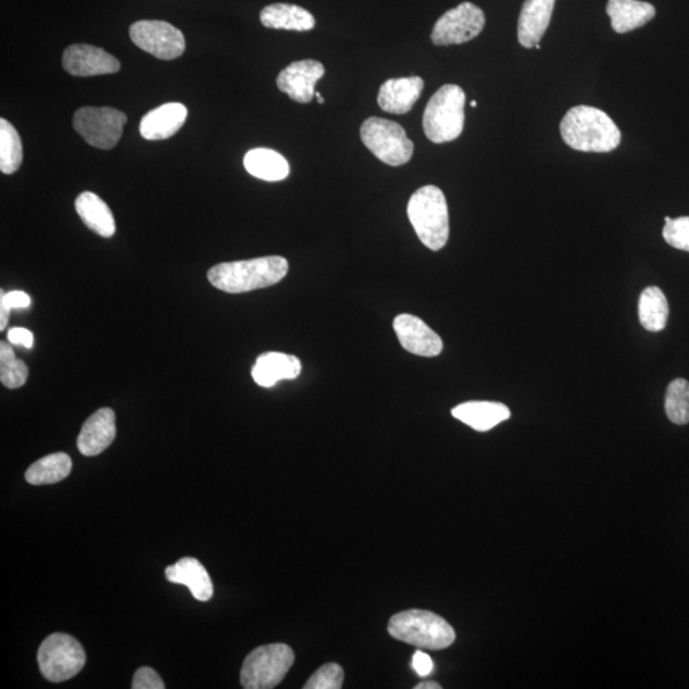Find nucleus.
<instances>
[{"label": "nucleus", "instance_id": "1", "mask_svg": "<svg viewBox=\"0 0 689 689\" xmlns=\"http://www.w3.org/2000/svg\"><path fill=\"white\" fill-rule=\"evenodd\" d=\"M289 263L280 255L261 256L247 261L225 262L212 267L208 278L216 289L241 295L270 288L288 274Z\"/></svg>", "mask_w": 689, "mask_h": 689}, {"label": "nucleus", "instance_id": "2", "mask_svg": "<svg viewBox=\"0 0 689 689\" xmlns=\"http://www.w3.org/2000/svg\"><path fill=\"white\" fill-rule=\"evenodd\" d=\"M563 141L581 152L605 153L614 151L622 141L621 130L603 110L575 107L561 123Z\"/></svg>", "mask_w": 689, "mask_h": 689}, {"label": "nucleus", "instance_id": "3", "mask_svg": "<svg viewBox=\"0 0 689 689\" xmlns=\"http://www.w3.org/2000/svg\"><path fill=\"white\" fill-rule=\"evenodd\" d=\"M408 216L416 236L430 251H441L450 238V216L446 197L436 186L417 189L410 198Z\"/></svg>", "mask_w": 689, "mask_h": 689}, {"label": "nucleus", "instance_id": "4", "mask_svg": "<svg viewBox=\"0 0 689 689\" xmlns=\"http://www.w3.org/2000/svg\"><path fill=\"white\" fill-rule=\"evenodd\" d=\"M388 634L422 650H444L456 640L449 622L436 613L421 610L394 614L388 623Z\"/></svg>", "mask_w": 689, "mask_h": 689}, {"label": "nucleus", "instance_id": "5", "mask_svg": "<svg viewBox=\"0 0 689 689\" xmlns=\"http://www.w3.org/2000/svg\"><path fill=\"white\" fill-rule=\"evenodd\" d=\"M465 102L466 95L458 85H444L430 98L423 118L424 134L429 141L451 142L463 134Z\"/></svg>", "mask_w": 689, "mask_h": 689}, {"label": "nucleus", "instance_id": "6", "mask_svg": "<svg viewBox=\"0 0 689 689\" xmlns=\"http://www.w3.org/2000/svg\"><path fill=\"white\" fill-rule=\"evenodd\" d=\"M295 660V651L285 643L256 648L241 666L240 685L246 689L275 688L281 684Z\"/></svg>", "mask_w": 689, "mask_h": 689}, {"label": "nucleus", "instance_id": "7", "mask_svg": "<svg viewBox=\"0 0 689 689\" xmlns=\"http://www.w3.org/2000/svg\"><path fill=\"white\" fill-rule=\"evenodd\" d=\"M361 137L366 149L387 165H405L413 156L414 143L405 129L392 121L372 116L363 123Z\"/></svg>", "mask_w": 689, "mask_h": 689}, {"label": "nucleus", "instance_id": "8", "mask_svg": "<svg viewBox=\"0 0 689 689\" xmlns=\"http://www.w3.org/2000/svg\"><path fill=\"white\" fill-rule=\"evenodd\" d=\"M38 662L43 678L61 684L84 669L86 652L72 636L53 634L41 643Z\"/></svg>", "mask_w": 689, "mask_h": 689}, {"label": "nucleus", "instance_id": "9", "mask_svg": "<svg viewBox=\"0 0 689 689\" xmlns=\"http://www.w3.org/2000/svg\"><path fill=\"white\" fill-rule=\"evenodd\" d=\"M127 115L114 108L85 107L77 110L73 127L85 141L100 150H112L121 141Z\"/></svg>", "mask_w": 689, "mask_h": 689}, {"label": "nucleus", "instance_id": "10", "mask_svg": "<svg viewBox=\"0 0 689 689\" xmlns=\"http://www.w3.org/2000/svg\"><path fill=\"white\" fill-rule=\"evenodd\" d=\"M131 41L159 60H177L186 50L185 35L165 21H138L129 28Z\"/></svg>", "mask_w": 689, "mask_h": 689}, {"label": "nucleus", "instance_id": "11", "mask_svg": "<svg viewBox=\"0 0 689 689\" xmlns=\"http://www.w3.org/2000/svg\"><path fill=\"white\" fill-rule=\"evenodd\" d=\"M486 26V14L478 5L461 3L436 22L431 42L438 47L460 46L479 36Z\"/></svg>", "mask_w": 689, "mask_h": 689}, {"label": "nucleus", "instance_id": "12", "mask_svg": "<svg viewBox=\"0 0 689 689\" xmlns=\"http://www.w3.org/2000/svg\"><path fill=\"white\" fill-rule=\"evenodd\" d=\"M63 68L72 76L92 77L113 75L121 71V63L104 49L75 43L64 51Z\"/></svg>", "mask_w": 689, "mask_h": 689}, {"label": "nucleus", "instance_id": "13", "mask_svg": "<svg viewBox=\"0 0 689 689\" xmlns=\"http://www.w3.org/2000/svg\"><path fill=\"white\" fill-rule=\"evenodd\" d=\"M393 329L401 347L417 356L434 358L442 353L443 341L424 321L413 314H400Z\"/></svg>", "mask_w": 689, "mask_h": 689}, {"label": "nucleus", "instance_id": "14", "mask_svg": "<svg viewBox=\"0 0 689 689\" xmlns=\"http://www.w3.org/2000/svg\"><path fill=\"white\" fill-rule=\"evenodd\" d=\"M324 64L313 61L291 63L277 77L278 90L288 95L291 100L306 104L315 97V84L325 76Z\"/></svg>", "mask_w": 689, "mask_h": 689}, {"label": "nucleus", "instance_id": "15", "mask_svg": "<svg viewBox=\"0 0 689 689\" xmlns=\"http://www.w3.org/2000/svg\"><path fill=\"white\" fill-rule=\"evenodd\" d=\"M116 436L115 413L112 409H100L84 424L77 446L84 456H98L114 442Z\"/></svg>", "mask_w": 689, "mask_h": 689}, {"label": "nucleus", "instance_id": "16", "mask_svg": "<svg viewBox=\"0 0 689 689\" xmlns=\"http://www.w3.org/2000/svg\"><path fill=\"white\" fill-rule=\"evenodd\" d=\"M424 90L421 77L392 78L380 86L378 105L390 114H406L419 100Z\"/></svg>", "mask_w": 689, "mask_h": 689}, {"label": "nucleus", "instance_id": "17", "mask_svg": "<svg viewBox=\"0 0 689 689\" xmlns=\"http://www.w3.org/2000/svg\"><path fill=\"white\" fill-rule=\"evenodd\" d=\"M555 0H525L519 12L517 38L526 49L540 43L549 24H551Z\"/></svg>", "mask_w": 689, "mask_h": 689}, {"label": "nucleus", "instance_id": "18", "mask_svg": "<svg viewBox=\"0 0 689 689\" xmlns=\"http://www.w3.org/2000/svg\"><path fill=\"white\" fill-rule=\"evenodd\" d=\"M188 116V110L179 102H167L151 110L139 124V134L149 141L171 138L183 127Z\"/></svg>", "mask_w": 689, "mask_h": 689}, {"label": "nucleus", "instance_id": "19", "mask_svg": "<svg viewBox=\"0 0 689 689\" xmlns=\"http://www.w3.org/2000/svg\"><path fill=\"white\" fill-rule=\"evenodd\" d=\"M302 372V363L295 355L265 353L256 358L252 377L256 385L274 387L278 380L296 379Z\"/></svg>", "mask_w": 689, "mask_h": 689}, {"label": "nucleus", "instance_id": "20", "mask_svg": "<svg viewBox=\"0 0 689 689\" xmlns=\"http://www.w3.org/2000/svg\"><path fill=\"white\" fill-rule=\"evenodd\" d=\"M453 417L478 431H488L509 421L510 409L500 402L468 401L452 409Z\"/></svg>", "mask_w": 689, "mask_h": 689}, {"label": "nucleus", "instance_id": "21", "mask_svg": "<svg viewBox=\"0 0 689 689\" xmlns=\"http://www.w3.org/2000/svg\"><path fill=\"white\" fill-rule=\"evenodd\" d=\"M165 575L173 584L186 585L198 601H209L214 596V586L206 568L196 559H181L167 567Z\"/></svg>", "mask_w": 689, "mask_h": 689}, {"label": "nucleus", "instance_id": "22", "mask_svg": "<svg viewBox=\"0 0 689 689\" xmlns=\"http://www.w3.org/2000/svg\"><path fill=\"white\" fill-rule=\"evenodd\" d=\"M613 30L626 34L640 28L655 17V7L641 0H610L606 5Z\"/></svg>", "mask_w": 689, "mask_h": 689}, {"label": "nucleus", "instance_id": "23", "mask_svg": "<svg viewBox=\"0 0 689 689\" xmlns=\"http://www.w3.org/2000/svg\"><path fill=\"white\" fill-rule=\"evenodd\" d=\"M262 25L276 30L311 32L315 27V20L311 12L296 4H270L261 12Z\"/></svg>", "mask_w": 689, "mask_h": 689}, {"label": "nucleus", "instance_id": "24", "mask_svg": "<svg viewBox=\"0 0 689 689\" xmlns=\"http://www.w3.org/2000/svg\"><path fill=\"white\" fill-rule=\"evenodd\" d=\"M76 211L84 224L102 238L115 234V220L108 204L98 195L84 192L77 197Z\"/></svg>", "mask_w": 689, "mask_h": 689}, {"label": "nucleus", "instance_id": "25", "mask_svg": "<svg viewBox=\"0 0 689 689\" xmlns=\"http://www.w3.org/2000/svg\"><path fill=\"white\" fill-rule=\"evenodd\" d=\"M245 167L253 177L266 181H280L289 177L290 166L280 153L270 149L247 152Z\"/></svg>", "mask_w": 689, "mask_h": 689}, {"label": "nucleus", "instance_id": "26", "mask_svg": "<svg viewBox=\"0 0 689 689\" xmlns=\"http://www.w3.org/2000/svg\"><path fill=\"white\" fill-rule=\"evenodd\" d=\"M641 325L650 333H660L666 327L669 317L668 300L657 286H649L642 291L639 302Z\"/></svg>", "mask_w": 689, "mask_h": 689}, {"label": "nucleus", "instance_id": "27", "mask_svg": "<svg viewBox=\"0 0 689 689\" xmlns=\"http://www.w3.org/2000/svg\"><path fill=\"white\" fill-rule=\"evenodd\" d=\"M72 472V460L67 453H51L36 461L25 474L27 483L33 486H46L64 480Z\"/></svg>", "mask_w": 689, "mask_h": 689}, {"label": "nucleus", "instance_id": "28", "mask_svg": "<svg viewBox=\"0 0 689 689\" xmlns=\"http://www.w3.org/2000/svg\"><path fill=\"white\" fill-rule=\"evenodd\" d=\"M24 161V148L16 128L9 121L0 120V171L16 173Z\"/></svg>", "mask_w": 689, "mask_h": 689}, {"label": "nucleus", "instance_id": "29", "mask_svg": "<svg viewBox=\"0 0 689 689\" xmlns=\"http://www.w3.org/2000/svg\"><path fill=\"white\" fill-rule=\"evenodd\" d=\"M665 413L677 425L689 423V383L684 378L674 379L665 394Z\"/></svg>", "mask_w": 689, "mask_h": 689}, {"label": "nucleus", "instance_id": "30", "mask_svg": "<svg viewBox=\"0 0 689 689\" xmlns=\"http://www.w3.org/2000/svg\"><path fill=\"white\" fill-rule=\"evenodd\" d=\"M27 365L14 354L11 344L0 343V380L10 390H16L27 383Z\"/></svg>", "mask_w": 689, "mask_h": 689}, {"label": "nucleus", "instance_id": "31", "mask_svg": "<svg viewBox=\"0 0 689 689\" xmlns=\"http://www.w3.org/2000/svg\"><path fill=\"white\" fill-rule=\"evenodd\" d=\"M343 684V671L339 664L328 663L308 679L304 689H340Z\"/></svg>", "mask_w": 689, "mask_h": 689}, {"label": "nucleus", "instance_id": "32", "mask_svg": "<svg viewBox=\"0 0 689 689\" xmlns=\"http://www.w3.org/2000/svg\"><path fill=\"white\" fill-rule=\"evenodd\" d=\"M663 237L669 246L689 252V216L672 218L665 223Z\"/></svg>", "mask_w": 689, "mask_h": 689}, {"label": "nucleus", "instance_id": "33", "mask_svg": "<svg viewBox=\"0 0 689 689\" xmlns=\"http://www.w3.org/2000/svg\"><path fill=\"white\" fill-rule=\"evenodd\" d=\"M134 689H164L165 685L163 679L159 676V674L149 668V666H143V668H139L134 678V685H131Z\"/></svg>", "mask_w": 689, "mask_h": 689}, {"label": "nucleus", "instance_id": "34", "mask_svg": "<svg viewBox=\"0 0 689 689\" xmlns=\"http://www.w3.org/2000/svg\"><path fill=\"white\" fill-rule=\"evenodd\" d=\"M413 668L417 673V676L427 677L431 672H434L435 665L431 662V659L428 654H425L424 651L417 650L413 657Z\"/></svg>", "mask_w": 689, "mask_h": 689}, {"label": "nucleus", "instance_id": "35", "mask_svg": "<svg viewBox=\"0 0 689 689\" xmlns=\"http://www.w3.org/2000/svg\"><path fill=\"white\" fill-rule=\"evenodd\" d=\"M9 341L12 344H21V347L32 349L34 344V335L32 331H28L27 328H12L9 333Z\"/></svg>", "mask_w": 689, "mask_h": 689}, {"label": "nucleus", "instance_id": "36", "mask_svg": "<svg viewBox=\"0 0 689 689\" xmlns=\"http://www.w3.org/2000/svg\"><path fill=\"white\" fill-rule=\"evenodd\" d=\"M3 297L5 303L9 304L11 310H25V308H28L32 304L30 297H28L24 291H11L9 295H4L3 292Z\"/></svg>", "mask_w": 689, "mask_h": 689}, {"label": "nucleus", "instance_id": "37", "mask_svg": "<svg viewBox=\"0 0 689 689\" xmlns=\"http://www.w3.org/2000/svg\"><path fill=\"white\" fill-rule=\"evenodd\" d=\"M11 308L5 303L3 292L0 296V331H4L7 325H9Z\"/></svg>", "mask_w": 689, "mask_h": 689}, {"label": "nucleus", "instance_id": "38", "mask_svg": "<svg viewBox=\"0 0 689 689\" xmlns=\"http://www.w3.org/2000/svg\"><path fill=\"white\" fill-rule=\"evenodd\" d=\"M442 687L436 684V681H423V684L417 685L415 689H441Z\"/></svg>", "mask_w": 689, "mask_h": 689}, {"label": "nucleus", "instance_id": "39", "mask_svg": "<svg viewBox=\"0 0 689 689\" xmlns=\"http://www.w3.org/2000/svg\"><path fill=\"white\" fill-rule=\"evenodd\" d=\"M315 98H317V101L320 102V104H324L325 99L321 97L320 92H315Z\"/></svg>", "mask_w": 689, "mask_h": 689}, {"label": "nucleus", "instance_id": "40", "mask_svg": "<svg viewBox=\"0 0 689 689\" xmlns=\"http://www.w3.org/2000/svg\"><path fill=\"white\" fill-rule=\"evenodd\" d=\"M471 105H472V108H475L476 105H478V102H476V101H472V102H471Z\"/></svg>", "mask_w": 689, "mask_h": 689}, {"label": "nucleus", "instance_id": "41", "mask_svg": "<svg viewBox=\"0 0 689 689\" xmlns=\"http://www.w3.org/2000/svg\"><path fill=\"white\" fill-rule=\"evenodd\" d=\"M671 220H672V218H671L669 216H666V217H665V223H669V222H671Z\"/></svg>", "mask_w": 689, "mask_h": 689}, {"label": "nucleus", "instance_id": "42", "mask_svg": "<svg viewBox=\"0 0 689 689\" xmlns=\"http://www.w3.org/2000/svg\"><path fill=\"white\" fill-rule=\"evenodd\" d=\"M534 48L539 50L540 49V43H537V46H535Z\"/></svg>", "mask_w": 689, "mask_h": 689}]
</instances>
